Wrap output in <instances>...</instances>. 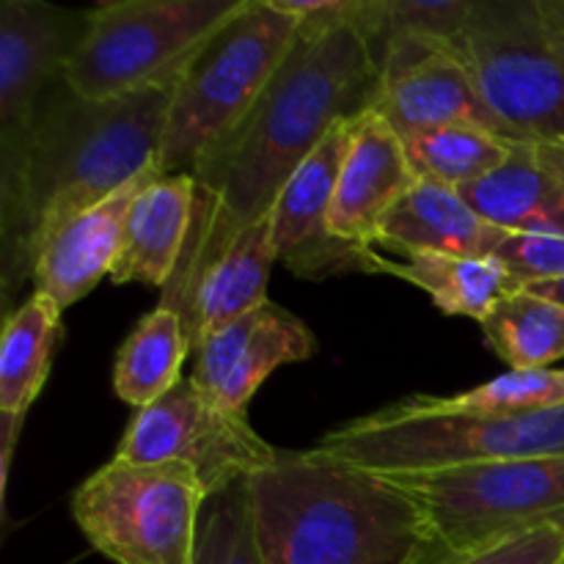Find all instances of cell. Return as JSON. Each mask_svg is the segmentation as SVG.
Returning <instances> with one entry per match:
<instances>
[{
	"label": "cell",
	"mask_w": 564,
	"mask_h": 564,
	"mask_svg": "<svg viewBox=\"0 0 564 564\" xmlns=\"http://www.w3.org/2000/svg\"><path fill=\"white\" fill-rule=\"evenodd\" d=\"M501 229L485 224L460 191L419 180L380 224L375 248L411 257V253H446V257H494Z\"/></svg>",
	"instance_id": "obj_18"
},
{
	"label": "cell",
	"mask_w": 564,
	"mask_h": 564,
	"mask_svg": "<svg viewBox=\"0 0 564 564\" xmlns=\"http://www.w3.org/2000/svg\"><path fill=\"white\" fill-rule=\"evenodd\" d=\"M380 477L422 518V534L405 562L466 554L564 518V457L460 463Z\"/></svg>",
	"instance_id": "obj_5"
},
{
	"label": "cell",
	"mask_w": 564,
	"mask_h": 564,
	"mask_svg": "<svg viewBox=\"0 0 564 564\" xmlns=\"http://www.w3.org/2000/svg\"><path fill=\"white\" fill-rule=\"evenodd\" d=\"M182 66L113 99H83L61 77L42 99L20 163L0 174L3 308L50 237L158 165Z\"/></svg>",
	"instance_id": "obj_2"
},
{
	"label": "cell",
	"mask_w": 564,
	"mask_h": 564,
	"mask_svg": "<svg viewBox=\"0 0 564 564\" xmlns=\"http://www.w3.org/2000/svg\"><path fill=\"white\" fill-rule=\"evenodd\" d=\"M383 275L408 281L433 297L449 317H471L482 323L496 303L521 292L512 275L494 257H446V253H411L402 262L386 259Z\"/></svg>",
	"instance_id": "obj_21"
},
{
	"label": "cell",
	"mask_w": 564,
	"mask_h": 564,
	"mask_svg": "<svg viewBox=\"0 0 564 564\" xmlns=\"http://www.w3.org/2000/svg\"><path fill=\"white\" fill-rule=\"evenodd\" d=\"M317 339L308 325L279 303L264 301L246 317L215 330L193 350V386L213 405L229 413H248L259 386L284 364L308 361Z\"/></svg>",
	"instance_id": "obj_14"
},
{
	"label": "cell",
	"mask_w": 564,
	"mask_h": 564,
	"mask_svg": "<svg viewBox=\"0 0 564 564\" xmlns=\"http://www.w3.org/2000/svg\"><path fill=\"white\" fill-rule=\"evenodd\" d=\"M527 292H532V295L545 297V301H554V303H560V306H564V279L532 284V286H527Z\"/></svg>",
	"instance_id": "obj_31"
},
{
	"label": "cell",
	"mask_w": 564,
	"mask_h": 564,
	"mask_svg": "<svg viewBox=\"0 0 564 564\" xmlns=\"http://www.w3.org/2000/svg\"><path fill=\"white\" fill-rule=\"evenodd\" d=\"M246 485L264 564H400L422 534L394 485L317 449L279 452Z\"/></svg>",
	"instance_id": "obj_3"
},
{
	"label": "cell",
	"mask_w": 564,
	"mask_h": 564,
	"mask_svg": "<svg viewBox=\"0 0 564 564\" xmlns=\"http://www.w3.org/2000/svg\"><path fill=\"white\" fill-rule=\"evenodd\" d=\"M246 0H116L88 11L86 33L64 64L83 99H113L160 80Z\"/></svg>",
	"instance_id": "obj_9"
},
{
	"label": "cell",
	"mask_w": 564,
	"mask_h": 564,
	"mask_svg": "<svg viewBox=\"0 0 564 564\" xmlns=\"http://www.w3.org/2000/svg\"><path fill=\"white\" fill-rule=\"evenodd\" d=\"M372 110L400 138L444 124H479L505 135L455 42L386 36L383 83Z\"/></svg>",
	"instance_id": "obj_13"
},
{
	"label": "cell",
	"mask_w": 564,
	"mask_h": 564,
	"mask_svg": "<svg viewBox=\"0 0 564 564\" xmlns=\"http://www.w3.org/2000/svg\"><path fill=\"white\" fill-rule=\"evenodd\" d=\"M279 449L259 438L248 413L213 405L191 378H182L154 405L141 408L124 430L116 457L130 463H185L207 499L270 466Z\"/></svg>",
	"instance_id": "obj_10"
},
{
	"label": "cell",
	"mask_w": 564,
	"mask_h": 564,
	"mask_svg": "<svg viewBox=\"0 0 564 564\" xmlns=\"http://www.w3.org/2000/svg\"><path fill=\"white\" fill-rule=\"evenodd\" d=\"M455 47L510 141L564 147V0H477Z\"/></svg>",
	"instance_id": "obj_4"
},
{
	"label": "cell",
	"mask_w": 564,
	"mask_h": 564,
	"mask_svg": "<svg viewBox=\"0 0 564 564\" xmlns=\"http://www.w3.org/2000/svg\"><path fill=\"white\" fill-rule=\"evenodd\" d=\"M477 0H386V36H422L455 42L466 28Z\"/></svg>",
	"instance_id": "obj_29"
},
{
	"label": "cell",
	"mask_w": 564,
	"mask_h": 564,
	"mask_svg": "<svg viewBox=\"0 0 564 564\" xmlns=\"http://www.w3.org/2000/svg\"><path fill=\"white\" fill-rule=\"evenodd\" d=\"M435 413H534L564 405V369H510L455 397H411Z\"/></svg>",
	"instance_id": "obj_26"
},
{
	"label": "cell",
	"mask_w": 564,
	"mask_h": 564,
	"mask_svg": "<svg viewBox=\"0 0 564 564\" xmlns=\"http://www.w3.org/2000/svg\"><path fill=\"white\" fill-rule=\"evenodd\" d=\"M564 562V518L562 521L540 523V527L523 529V532L501 538L482 549L466 551V554L441 556L430 562H405L400 564H562Z\"/></svg>",
	"instance_id": "obj_28"
},
{
	"label": "cell",
	"mask_w": 564,
	"mask_h": 564,
	"mask_svg": "<svg viewBox=\"0 0 564 564\" xmlns=\"http://www.w3.org/2000/svg\"><path fill=\"white\" fill-rule=\"evenodd\" d=\"M402 147L416 180L463 191L499 169L516 141L479 124H444L402 138Z\"/></svg>",
	"instance_id": "obj_24"
},
{
	"label": "cell",
	"mask_w": 564,
	"mask_h": 564,
	"mask_svg": "<svg viewBox=\"0 0 564 564\" xmlns=\"http://www.w3.org/2000/svg\"><path fill=\"white\" fill-rule=\"evenodd\" d=\"M490 350L510 369H551L564 358V306L521 290L482 319Z\"/></svg>",
	"instance_id": "obj_25"
},
{
	"label": "cell",
	"mask_w": 564,
	"mask_h": 564,
	"mask_svg": "<svg viewBox=\"0 0 564 564\" xmlns=\"http://www.w3.org/2000/svg\"><path fill=\"white\" fill-rule=\"evenodd\" d=\"M416 182L402 138L375 110H367L350 121V147L330 207V235L375 248L386 215Z\"/></svg>",
	"instance_id": "obj_15"
},
{
	"label": "cell",
	"mask_w": 564,
	"mask_h": 564,
	"mask_svg": "<svg viewBox=\"0 0 564 564\" xmlns=\"http://www.w3.org/2000/svg\"><path fill=\"white\" fill-rule=\"evenodd\" d=\"M187 352H193V341L185 323L174 308L158 303L119 347L113 367L116 394L138 411L154 405L182 380Z\"/></svg>",
	"instance_id": "obj_23"
},
{
	"label": "cell",
	"mask_w": 564,
	"mask_h": 564,
	"mask_svg": "<svg viewBox=\"0 0 564 564\" xmlns=\"http://www.w3.org/2000/svg\"><path fill=\"white\" fill-rule=\"evenodd\" d=\"M88 11L42 0L0 3V174L25 154L42 99L86 33Z\"/></svg>",
	"instance_id": "obj_11"
},
{
	"label": "cell",
	"mask_w": 564,
	"mask_h": 564,
	"mask_svg": "<svg viewBox=\"0 0 564 564\" xmlns=\"http://www.w3.org/2000/svg\"><path fill=\"white\" fill-rule=\"evenodd\" d=\"M314 449L375 474L564 457V405L534 413H435L405 400L341 424Z\"/></svg>",
	"instance_id": "obj_6"
},
{
	"label": "cell",
	"mask_w": 564,
	"mask_h": 564,
	"mask_svg": "<svg viewBox=\"0 0 564 564\" xmlns=\"http://www.w3.org/2000/svg\"><path fill=\"white\" fill-rule=\"evenodd\" d=\"M275 262L279 253L273 242V213H268L246 226L198 281L191 306L182 317L193 350L215 330L226 328L270 301L268 281Z\"/></svg>",
	"instance_id": "obj_19"
},
{
	"label": "cell",
	"mask_w": 564,
	"mask_h": 564,
	"mask_svg": "<svg viewBox=\"0 0 564 564\" xmlns=\"http://www.w3.org/2000/svg\"><path fill=\"white\" fill-rule=\"evenodd\" d=\"M204 494L185 463L113 460L72 496L83 538L116 564H193Z\"/></svg>",
	"instance_id": "obj_8"
},
{
	"label": "cell",
	"mask_w": 564,
	"mask_h": 564,
	"mask_svg": "<svg viewBox=\"0 0 564 564\" xmlns=\"http://www.w3.org/2000/svg\"><path fill=\"white\" fill-rule=\"evenodd\" d=\"M494 259L505 264L518 290L564 279V237L501 231Z\"/></svg>",
	"instance_id": "obj_30"
},
{
	"label": "cell",
	"mask_w": 564,
	"mask_h": 564,
	"mask_svg": "<svg viewBox=\"0 0 564 564\" xmlns=\"http://www.w3.org/2000/svg\"><path fill=\"white\" fill-rule=\"evenodd\" d=\"M383 50L386 0H367L361 14L339 25H297L295 44L257 102L193 169V226L160 306L185 317L202 275L246 226L273 209L323 138L339 121L372 110Z\"/></svg>",
	"instance_id": "obj_1"
},
{
	"label": "cell",
	"mask_w": 564,
	"mask_h": 564,
	"mask_svg": "<svg viewBox=\"0 0 564 564\" xmlns=\"http://www.w3.org/2000/svg\"><path fill=\"white\" fill-rule=\"evenodd\" d=\"M193 564H264L253 532L246 482H237L235 488L207 499Z\"/></svg>",
	"instance_id": "obj_27"
},
{
	"label": "cell",
	"mask_w": 564,
	"mask_h": 564,
	"mask_svg": "<svg viewBox=\"0 0 564 564\" xmlns=\"http://www.w3.org/2000/svg\"><path fill=\"white\" fill-rule=\"evenodd\" d=\"M534 147H538V143H534ZM538 152L540 158H543V163L560 176V182L564 185V147H538Z\"/></svg>",
	"instance_id": "obj_32"
},
{
	"label": "cell",
	"mask_w": 564,
	"mask_h": 564,
	"mask_svg": "<svg viewBox=\"0 0 564 564\" xmlns=\"http://www.w3.org/2000/svg\"><path fill=\"white\" fill-rule=\"evenodd\" d=\"M61 308L33 292L6 317L0 336V416L25 419L47 383L61 341Z\"/></svg>",
	"instance_id": "obj_22"
},
{
	"label": "cell",
	"mask_w": 564,
	"mask_h": 564,
	"mask_svg": "<svg viewBox=\"0 0 564 564\" xmlns=\"http://www.w3.org/2000/svg\"><path fill=\"white\" fill-rule=\"evenodd\" d=\"M460 196L485 224L501 231L564 237V185L534 143L516 141L510 158L463 187Z\"/></svg>",
	"instance_id": "obj_20"
},
{
	"label": "cell",
	"mask_w": 564,
	"mask_h": 564,
	"mask_svg": "<svg viewBox=\"0 0 564 564\" xmlns=\"http://www.w3.org/2000/svg\"><path fill=\"white\" fill-rule=\"evenodd\" d=\"M562 564H564V562H562Z\"/></svg>",
	"instance_id": "obj_33"
},
{
	"label": "cell",
	"mask_w": 564,
	"mask_h": 564,
	"mask_svg": "<svg viewBox=\"0 0 564 564\" xmlns=\"http://www.w3.org/2000/svg\"><path fill=\"white\" fill-rule=\"evenodd\" d=\"M352 121V119H350ZM350 121H339L303 160L273 204V242L279 262L297 279L323 281L345 273H380L386 257L330 235V207L350 147Z\"/></svg>",
	"instance_id": "obj_12"
},
{
	"label": "cell",
	"mask_w": 564,
	"mask_h": 564,
	"mask_svg": "<svg viewBox=\"0 0 564 564\" xmlns=\"http://www.w3.org/2000/svg\"><path fill=\"white\" fill-rule=\"evenodd\" d=\"M196 207V180L191 174L158 176L132 202L124 226V246L110 281L169 286L185 251Z\"/></svg>",
	"instance_id": "obj_17"
},
{
	"label": "cell",
	"mask_w": 564,
	"mask_h": 564,
	"mask_svg": "<svg viewBox=\"0 0 564 564\" xmlns=\"http://www.w3.org/2000/svg\"><path fill=\"white\" fill-rule=\"evenodd\" d=\"M297 36L275 0H246L185 61L171 97L158 169L193 174L198 158L248 113Z\"/></svg>",
	"instance_id": "obj_7"
},
{
	"label": "cell",
	"mask_w": 564,
	"mask_h": 564,
	"mask_svg": "<svg viewBox=\"0 0 564 564\" xmlns=\"http://www.w3.org/2000/svg\"><path fill=\"white\" fill-rule=\"evenodd\" d=\"M158 176L163 174L158 165H152L102 204L61 226L39 253L31 275L33 292L50 297L64 312L83 301L105 275L113 273L124 246V226L132 202Z\"/></svg>",
	"instance_id": "obj_16"
}]
</instances>
